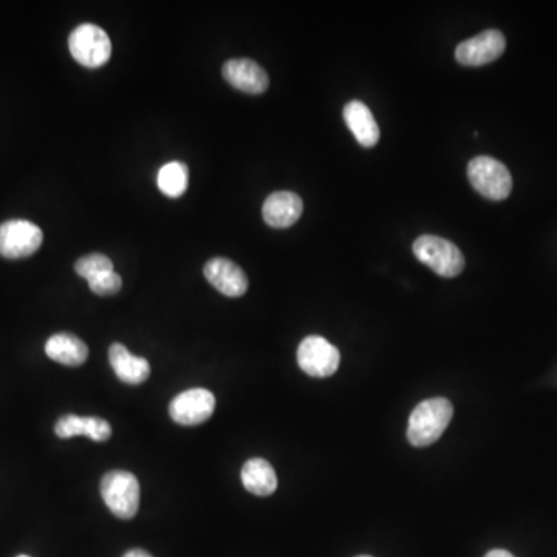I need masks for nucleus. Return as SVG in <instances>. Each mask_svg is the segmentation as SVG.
<instances>
[{
  "mask_svg": "<svg viewBox=\"0 0 557 557\" xmlns=\"http://www.w3.org/2000/svg\"><path fill=\"white\" fill-rule=\"evenodd\" d=\"M454 407L446 398H431L415 407L409 418L407 438L412 446L426 448L434 445L435 441L451 423Z\"/></svg>",
  "mask_w": 557,
  "mask_h": 557,
  "instance_id": "1",
  "label": "nucleus"
},
{
  "mask_svg": "<svg viewBox=\"0 0 557 557\" xmlns=\"http://www.w3.org/2000/svg\"><path fill=\"white\" fill-rule=\"evenodd\" d=\"M101 497L118 519H132L140 508V483L130 472H107L101 480Z\"/></svg>",
  "mask_w": 557,
  "mask_h": 557,
  "instance_id": "2",
  "label": "nucleus"
},
{
  "mask_svg": "<svg viewBox=\"0 0 557 557\" xmlns=\"http://www.w3.org/2000/svg\"><path fill=\"white\" fill-rule=\"evenodd\" d=\"M414 254L421 264L446 279L458 276L465 270L462 251L458 250L454 243L438 236L426 234L418 237L414 242Z\"/></svg>",
  "mask_w": 557,
  "mask_h": 557,
  "instance_id": "3",
  "label": "nucleus"
},
{
  "mask_svg": "<svg viewBox=\"0 0 557 557\" xmlns=\"http://www.w3.org/2000/svg\"><path fill=\"white\" fill-rule=\"evenodd\" d=\"M468 177L475 191L494 202L508 199L513 189V178L508 168L502 161L486 155L471 160Z\"/></svg>",
  "mask_w": 557,
  "mask_h": 557,
  "instance_id": "4",
  "label": "nucleus"
},
{
  "mask_svg": "<svg viewBox=\"0 0 557 557\" xmlns=\"http://www.w3.org/2000/svg\"><path fill=\"white\" fill-rule=\"evenodd\" d=\"M73 59L87 69H100L112 55V42L103 28L93 24L79 25L69 38Z\"/></svg>",
  "mask_w": 557,
  "mask_h": 557,
  "instance_id": "5",
  "label": "nucleus"
},
{
  "mask_svg": "<svg viewBox=\"0 0 557 557\" xmlns=\"http://www.w3.org/2000/svg\"><path fill=\"white\" fill-rule=\"evenodd\" d=\"M44 234L41 228L28 220L16 219L0 225V256L22 259L41 248Z\"/></svg>",
  "mask_w": 557,
  "mask_h": 557,
  "instance_id": "6",
  "label": "nucleus"
},
{
  "mask_svg": "<svg viewBox=\"0 0 557 557\" xmlns=\"http://www.w3.org/2000/svg\"><path fill=\"white\" fill-rule=\"evenodd\" d=\"M339 350L321 336H308L298 349V364L308 376L329 378L338 372Z\"/></svg>",
  "mask_w": 557,
  "mask_h": 557,
  "instance_id": "7",
  "label": "nucleus"
},
{
  "mask_svg": "<svg viewBox=\"0 0 557 557\" xmlns=\"http://www.w3.org/2000/svg\"><path fill=\"white\" fill-rule=\"evenodd\" d=\"M216 411V397L206 389H191L180 393L169 404V414L182 426L205 423Z\"/></svg>",
  "mask_w": 557,
  "mask_h": 557,
  "instance_id": "8",
  "label": "nucleus"
},
{
  "mask_svg": "<svg viewBox=\"0 0 557 557\" xmlns=\"http://www.w3.org/2000/svg\"><path fill=\"white\" fill-rule=\"evenodd\" d=\"M505 48L506 39L499 30H486L458 44L455 59L466 67H480L499 59Z\"/></svg>",
  "mask_w": 557,
  "mask_h": 557,
  "instance_id": "9",
  "label": "nucleus"
},
{
  "mask_svg": "<svg viewBox=\"0 0 557 557\" xmlns=\"http://www.w3.org/2000/svg\"><path fill=\"white\" fill-rule=\"evenodd\" d=\"M203 273H205L206 281L228 298H240L247 293V274L239 265L234 264L233 260L226 259V257H214L206 262Z\"/></svg>",
  "mask_w": 557,
  "mask_h": 557,
  "instance_id": "10",
  "label": "nucleus"
},
{
  "mask_svg": "<svg viewBox=\"0 0 557 557\" xmlns=\"http://www.w3.org/2000/svg\"><path fill=\"white\" fill-rule=\"evenodd\" d=\"M223 78L234 89L248 95H262L270 86V78L253 59H229L222 69Z\"/></svg>",
  "mask_w": 557,
  "mask_h": 557,
  "instance_id": "11",
  "label": "nucleus"
},
{
  "mask_svg": "<svg viewBox=\"0 0 557 557\" xmlns=\"http://www.w3.org/2000/svg\"><path fill=\"white\" fill-rule=\"evenodd\" d=\"M304 203L298 194L290 191L273 192L265 200L262 214L271 228H290L301 219Z\"/></svg>",
  "mask_w": 557,
  "mask_h": 557,
  "instance_id": "12",
  "label": "nucleus"
},
{
  "mask_svg": "<svg viewBox=\"0 0 557 557\" xmlns=\"http://www.w3.org/2000/svg\"><path fill=\"white\" fill-rule=\"evenodd\" d=\"M109 363L118 380L132 386L144 383L151 375V366L147 359L132 355L120 342L110 346Z\"/></svg>",
  "mask_w": 557,
  "mask_h": 557,
  "instance_id": "13",
  "label": "nucleus"
},
{
  "mask_svg": "<svg viewBox=\"0 0 557 557\" xmlns=\"http://www.w3.org/2000/svg\"><path fill=\"white\" fill-rule=\"evenodd\" d=\"M56 435L62 440L86 435L90 440L103 441L112 437V426L104 418L78 417V415H64L59 418L55 426Z\"/></svg>",
  "mask_w": 557,
  "mask_h": 557,
  "instance_id": "14",
  "label": "nucleus"
},
{
  "mask_svg": "<svg viewBox=\"0 0 557 557\" xmlns=\"http://www.w3.org/2000/svg\"><path fill=\"white\" fill-rule=\"evenodd\" d=\"M45 353L62 366L79 367L89 358L86 342L70 333H58L45 342Z\"/></svg>",
  "mask_w": 557,
  "mask_h": 557,
  "instance_id": "15",
  "label": "nucleus"
},
{
  "mask_svg": "<svg viewBox=\"0 0 557 557\" xmlns=\"http://www.w3.org/2000/svg\"><path fill=\"white\" fill-rule=\"evenodd\" d=\"M344 120L361 146L373 147L380 141V126L376 124L369 107L361 101H350L344 107Z\"/></svg>",
  "mask_w": 557,
  "mask_h": 557,
  "instance_id": "16",
  "label": "nucleus"
},
{
  "mask_svg": "<svg viewBox=\"0 0 557 557\" xmlns=\"http://www.w3.org/2000/svg\"><path fill=\"white\" fill-rule=\"evenodd\" d=\"M242 483L256 496H271L277 489V475L264 458H251L242 468Z\"/></svg>",
  "mask_w": 557,
  "mask_h": 557,
  "instance_id": "17",
  "label": "nucleus"
},
{
  "mask_svg": "<svg viewBox=\"0 0 557 557\" xmlns=\"http://www.w3.org/2000/svg\"><path fill=\"white\" fill-rule=\"evenodd\" d=\"M189 171L188 166L180 161H171L168 165L158 171L157 185L163 194L171 199H178L188 189Z\"/></svg>",
  "mask_w": 557,
  "mask_h": 557,
  "instance_id": "18",
  "label": "nucleus"
},
{
  "mask_svg": "<svg viewBox=\"0 0 557 557\" xmlns=\"http://www.w3.org/2000/svg\"><path fill=\"white\" fill-rule=\"evenodd\" d=\"M75 271L79 276L90 281V279L98 276V274L113 271V262L104 254L93 253L89 254V256L81 257L75 264Z\"/></svg>",
  "mask_w": 557,
  "mask_h": 557,
  "instance_id": "19",
  "label": "nucleus"
},
{
  "mask_svg": "<svg viewBox=\"0 0 557 557\" xmlns=\"http://www.w3.org/2000/svg\"><path fill=\"white\" fill-rule=\"evenodd\" d=\"M87 282H89L90 290L98 294V296H112V294H117L121 287H123V279L115 271L98 274V276L93 277V279Z\"/></svg>",
  "mask_w": 557,
  "mask_h": 557,
  "instance_id": "20",
  "label": "nucleus"
},
{
  "mask_svg": "<svg viewBox=\"0 0 557 557\" xmlns=\"http://www.w3.org/2000/svg\"><path fill=\"white\" fill-rule=\"evenodd\" d=\"M123 557H154L152 556V554L147 553V551L144 550H130L127 551L126 554H124Z\"/></svg>",
  "mask_w": 557,
  "mask_h": 557,
  "instance_id": "21",
  "label": "nucleus"
},
{
  "mask_svg": "<svg viewBox=\"0 0 557 557\" xmlns=\"http://www.w3.org/2000/svg\"><path fill=\"white\" fill-rule=\"evenodd\" d=\"M485 557H514L513 554L508 553V551L505 550H493V551H489L488 554H486Z\"/></svg>",
  "mask_w": 557,
  "mask_h": 557,
  "instance_id": "22",
  "label": "nucleus"
},
{
  "mask_svg": "<svg viewBox=\"0 0 557 557\" xmlns=\"http://www.w3.org/2000/svg\"><path fill=\"white\" fill-rule=\"evenodd\" d=\"M358 557H372V556H358Z\"/></svg>",
  "mask_w": 557,
  "mask_h": 557,
  "instance_id": "23",
  "label": "nucleus"
},
{
  "mask_svg": "<svg viewBox=\"0 0 557 557\" xmlns=\"http://www.w3.org/2000/svg\"><path fill=\"white\" fill-rule=\"evenodd\" d=\"M18 557H30V556H18Z\"/></svg>",
  "mask_w": 557,
  "mask_h": 557,
  "instance_id": "24",
  "label": "nucleus"
}]
</instances>
